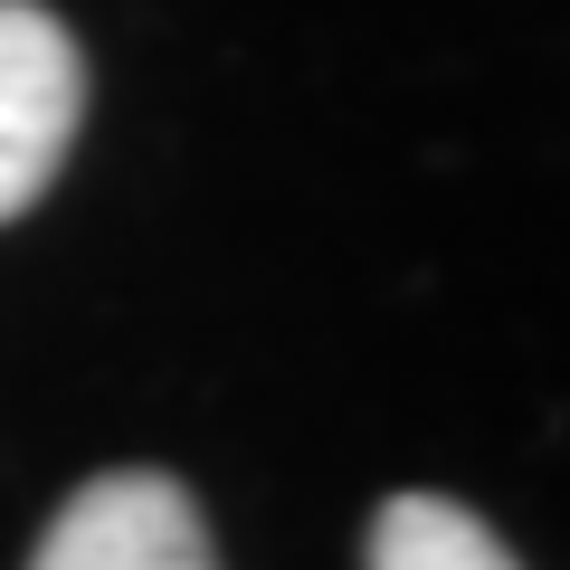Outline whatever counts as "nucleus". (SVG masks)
I'll return each instance as SVG.
<instances>
[{
  "mask_svg": "<svg viewBox=\"0 0 570 570\" xmlns=\"http://www.w3.org/2000/svg\"><path fill=\"white\" fill-rule=\"evenodd\" d=\"M86 124V58L58 10L0 0V228L29 219Z\"/></svg>",
  "mask_w": 570,
  "mask_h": 570,
  "instance_id": "obj_1",
  "label": "nucleus"
},
{
  "mask_svg": "<svg viewBox=\"0 0 570 570\" xmlns=\"http://www.w3.org/2000/svg\"><path fill=\"white\" fill-rule=\"evenodd\" d=\"M29 570H219V542H209V513L181 475L115 466V475H86L48 513Z\"/></svg>",
  "mask_w": 570,
  "mask_h": 570,
  "instance_id": "obj_2",
  "label": "nucleus"
},
{
  "mask_svg": "<svg viewBox=\"0 0 570 570\" xmlns=\"http://www.w3.org/2000/svg\"><path fill=\"white\" fill-rule=\"evenodd\" d=\"M362 570H523V561L456 494H390L362 532Z\"/></svg>",
  "mask_w": 570,
  "mask_h": 570,
  "instance_id": "obj_3",
  "label": "nucleus"
}]
</instances>
